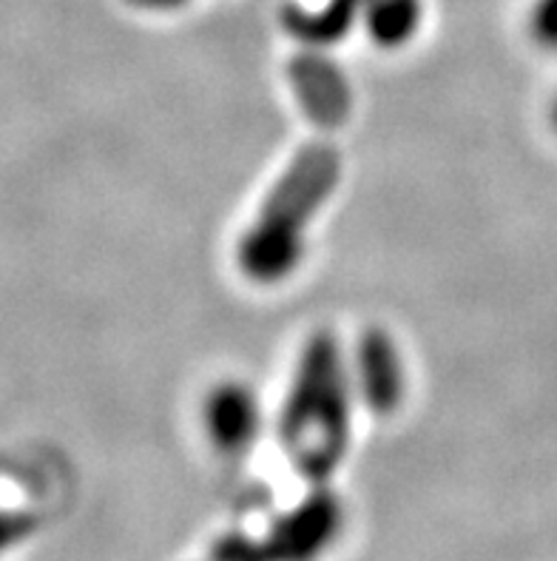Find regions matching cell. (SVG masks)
<instances>
[{"label":"cell","mask_w":557,"mask_h":561,"mask_svg":"<svg viewBox=\"0 0 557 561\" xmlns=\"http://www.w3.org/2000/svg\"><path fill=\"white\" fill-rule=\"evenodd\" d=\"M279 439L290 462L311 482H325L350 445V382L339 340L316 331L304 342L285 399Z\"/></svg>","instance_id":"6da1fadb"},{"label":"cell","mask_w":557,"mask_h":561,"mask_svg":"<svg viewBox=\"0 0 557 561\" xmlns=\"http://www.w3.org/2000/svg\"><path fill=\"white\" fill-rule=\"evenodd\" d=\"M341 178L339 151L327 142L304 146L276 180L256 220L240 240V268L259 285L288 279L304 256L307 226L336 192Z\"/></svg>","instance_id":"7a4b0ae2"},{"label":"cell","mask_w":557,"mask_h":561,"mask_svg":"<svg viewBox=\"0 0 557 561\" xmlns=\"http://www.w3.org/2000/svg\"><path fill=\"white\" fill-rule=\"evenodd\" d=\"M341 527L339 499L330 491H316L307 502L290 511L276 522L265 545L233 539L222 553L240 559V556H265L268 561H311L336 539Z\"/></svg>","instance_id":"3957f363"},{"label":"cell","mask_w":557,"mask_h":561,"mask_svg":"<svg viewBox=\"0 0 557 561\" xmlns=\"http://www.w3.org/2000/svg\"><path fill=\"white\" fill-rule=\"evenodd\" d=\"M202 425L205 436L219 454H245L262 427V405L251 391V385L233 382V379L213 385L205 397Z\"/></svg>","instance_id":"277c9868"},{"label":"cell","mask_w":557,"mask_h":561,"mask_svg":"<svg viewBox=\"0 0 557 561\" xmlns=\"http://www.w3.org/2000/svg\"><path fill=\"white\" fill-rule=\"evenodd\" d=\"M356 388L361 402L379 416L398 411L407 391V370L393 336L381 328H368L356 348Z\"/></svg>","instance_id":"5b68a950"},{"label":"cell","mask_w":557,"mask_h":561,"mask_svg":"<svg viewBox=\"0 0 557 561\" xmlns=\"http://www.w3.org/2000/svg\"><path fill=\"white\" fill-rule=\"evenodd\" d=\"M290 78L297 85L299 103L318 126H339L350 112V89L341 71L318 55L299 57Z\"/></svg>","instance_id":"8992f818"},{"label":"cell","mask_w":557,"mask_h":561,"mask_svg":"<svg viewBox=\"0 0 557 561\" xmlns=\"http://www.w3.org/2000/svg\"><path fill=\"white\" fill-rule=\"evenodd\" d=\"M368 0H325L322 9H302L288 3L282 9V23L290 35L304 43L307 49H327L339 43L347 32H353L361 21Z\"/></svg>","instance_id":"52a82bcc"},{"label":"cell","mask_w":557,"mask_h":561,"mask_svg":"<svg viewBox=\"0 0 557 561\" xmlns=\"http://www.w3.org/2000/svg\"><path fill=\"white\" fill-rule=\"evenodd\" d=\"M421 0H368L361 23L379 49H402L421 28Z\"/></svg>","instance_id":"ba28073f"},{"label":"cell","mask_w":557,"mask_h":561,"mask_svg":"<svg viewBox=\"0 0 557 561\" xmlns=\"http://www.w3.org/2000/svg\"><path fill=\"white\" fill-rule=\"evenodd\" d=\"M526 26L535 46L544 51H557V0H535Z\"/></svg>","instance_id":"9c48e42d"},{"label":"cell","mask_w":557,"mask_h":561,"mask_svg":"<svg viewBox=\"0 0 557 561\" xmlns=\"http://www.w3.org/2000/svg\"><path fill=\"white\" fill-rule=\"evenodd\" d=\"M26 534V525L21 519H14V516H0V553L7 545H12L14 539H21Z\"/></svg>","instance_id":"30bf717a"},{"label":"cell","mask_w":557,"mask_h":561,"mask_svg":"<svg viewBox=\"0 0 557 561\" xmlns=\"http://www.w3.org/2000/svg\"><path fill=\"white\" fill-rule=\"evenodd\" d=\"M126 3L135 9H149V12H174V9H183L188 0H126Z\"/></svg>","instance_id":"8fae6325"},{"label":"cell","mask_w":557,"mask_h":561,"mask_svg":"<svg viewBox=\"0 0 557 561\" xmlns=\"http://www.w3.org/2000/svg\"><path fill=\"white\" fill-rule=\"evenodd\" d=\"M549 123H552V128L557 131V98L549 103Z\"/></svg>","instance_id":"7c38bea8"}]
</instances>
